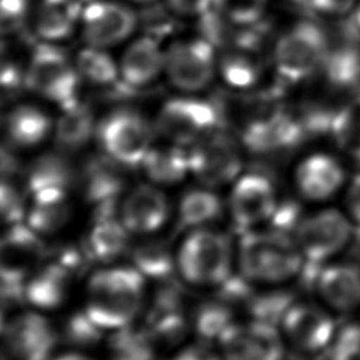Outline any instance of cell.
<instances>
[{
    "mask_svg": "<svg viewBox=\"0 0 360 360\" xmlns=\"http://www.w3.org/2000/svg\"><path fill=\"white\" fill-rule=\"evenodd\" d=\"M80 0H39L34 11V30L45 42H59L80 25Z\"/></svg>",
    "mask_w": 360,
    "mask_h": 360,
    "instance_id": "cell-27",
    "label": "cell"
},
{
    "mask_svg": "<svg viewBox=\"0 0 360 360\" xmlns=\"http://www.w3.org/2000/svg\"><path fill=\"white\" fill-rule=\"evenodd\" d=\"M329 46L328 37L319 25L311 21L297 22L276 42L274 68L285 82L298 83L322 68Z\"/></svg>",
    "mask_w": 360,
    "mask_h": 360,
    "instance_id": "cell-6",
    "label": "cell"
},
{
    "mask_svg": "<svg viewBox=\"0 0 360 360\" xmlns=\"http://www.w3.org/2000/svg\"><path fill=\"white\" fill-rule=\"evenodd\" d=\"M218 111L193 94L170 98L159 110L155 128L167 142L190 148L217 131Z\"/></svg>",
    "mask_w": 360,
    "mask_h": 360,
    "instance_id": "cell-9",
    "label": "cell"
},
{
    "mask_svg": "<svg viewBox=\"0 0 360 360\" xmlns=\"http://www.w3.org/2000/svg\"><path fill=\"white\" fill-rule=\"evenodd\" d=\"M131 263L148 281H167L176 273L174 249L165 240L148 239L129 250Z\"/></svg>",
    "mask_w": 360,
    "mask_h": 360,
    "instance_id": "cell-31",
    "label": "cell"
},
{
    "mask_svg": "<svg viewBox=\"0 0 360 360\" xmlns=\"http://www.w3.org/2000/svg\"><path fill=\"white\" fill-rule=\"evenodd\" d=\"M218 72V56L211 42L202 38H186L165 49V73L183 93L204 90Z\"/></svg>",
    "mask_w": 360,
    "mask_h": 360,
    "instance_id": "cell-10",
    "label": "cell"
},
{
    "mask_svg": "<svg viewBox=\"0 0 360 360\" xmlns=\"http://www.w3.org/2000/svg\"><path fill=\"white\" fill-rule=\"evenodd\" d=\"M120 76L131 87H143L165 73V49L152 37L132 41L118 60Z\"/></svg>",
    "mask_w": 360,
    "mask_h": 360,
    "instance_id": "cell-25",
    "label": "cell"
},
{
    "mask_svg": "<svg viewBox=\"0 0 360 360\" xmlns=\"http://www.w3.org/2000/svg\"><path fill=\"white\" fill-rule=\"evenodd\" d=\"M191 176L202 186L219 188L231 186L243 173L239 143L218 131L188 148Z\"/></svg>",
    "mask_w": 360,
    "mask_h": 360,
    "instance_id": "cell-11",
    "label": "cell"
},
{
    "mask_svg": "<svg viewBox=\"0 0 360 360\" xmlns=\"http://www.w3.org/2000/svg\"><path fill=\"white\" fill-rule=\"evenodd\" d=\"M226 211V202L212 187L200 184L181 194L176 205V221L183 231L214 226Z\"/></svg>",
    "mask_w": 360,
    "mask_h": 360,
    "instance_id": "cell-28",
    "label": "cell"
},
{
    "mask_svg": "<svg viewBox=\"0 0 360 360\" xmlns=\"http://www.w3.org/2000/svg\"><path fill=\"white\" fill-rule=\"evenodd\" d=\"M146 283L132 264H105L87 277L82 308L105 332L134 325L148 305Z\"/></svg>",
    "mask_w": 360,
    "mask_h": 360,
    "instance_id": "cell-1",
    "label": "cell"
},
{
    "mask_svg": "<svg viewBox=\"0 0 360 360\" xmlns=\"http://www.w3.org/2000/svg\"><path fill=\"white\" fill-rule=\"evenodd\" d=\"M322 70L332 87L345 90L360 84V48L354 42L329 46Z\"/></svg>",
    "mask_w": 360,
    "mask_h": 360,
    "instance_id": "cell-33",
    "label": "cell"
},
{
    "mask_svg": "<svg viewBox=\"0 0 360 360\" xmlns=\"http://www.w3.org/2000/svg\"><path fill=\"white\" fill-rule=\"evenodd\" d=\"M44 236L25 222L6 226L1 240V280L7 285H24L27 277L45 262Z\"/></svg>",
    "mask_w": 360,
    "mask_h": 360,
    "instance_id": "cell-17",
    "label": "cell"
},
{
    "mask_svg": "<svg viewBox=\"0 0 360 360\" xmlns=\"http://www.w3.org/2000/svg\"><path fill=\"white\" fill-rule=\"evenodd\" d=\"M169 8L183 17H198L214 8V0H166Z\"/></svg>",
    "mask_w": 360,
    "mask_h": 360,
    "instance_id": "cell-44",
    "label": "cell"
},
{
    "mask_svg": "<svg viewBox=\"0 0 360 360\" xmlns=\"http://www.w3.org/2000/svg\"><path fill=\"white\" fill-rule=\"evenodd\" d=\"M271 288L262 292H252L250 298L245 305L252 316L250 319H257L273 325L280 323L283 314L294 301L287 292L280 291L276 287L274 290Z\"/></svg>",
    "mask_w": 360,
    "mask_h": 360,
    "instance_id": "cell-38",
    "label": "cell"
},
{
    "mask_svg": "<svg viewBox=\"0 0 360 360\" xmlns=\"http://www.w3.org/2000/svg\"><path fill=\"white\" fill-rule=\"evenodd\" d=\"M77 276L55 259L41 263L24 283V301L38 311H55L62 308Z\"/></svg>",
    "mask_w": 360,
    "mask_h": 360,
    "instance_id": "cell-22",
    "label": "cell"
},
{
    "mask_svg": "<svg viewBox=\"0 0 360 360\" xmlns=\"http://www.w3.org/2000/svg\"><path fill=\"white\" fill-rule=\"evenodd\" d=\"M73 215L70 190H44L28 195L25 224L44 238L63 232Z\"/></svg>",
    "mask_w": 360,
    "mask_h": 360,
    "instance_id": "cell-23",
    "label": "cell"
},
{
    "mask_svg": "<svg viewBox=\"0 0 360 360\" xmlns=\"http://www.w3.org/2000/svg\"><path fill=\"white\" fill-rule=\"evenodd\" d=\"M155 127L138 111L118 108L97 122L101 152L125 167H139L153 143Z\"/></svg>",
    "mask_w": 360,
    "mask_h": 360,
    "instance_id": "cell-4",
    "label": "cell"
},
{
    "mask_svg": "<svg viewBox=\"0 0 360 360\" xmlns=\"http://www.w3.org/2000/svg\"><path fill=\"white\" fill-rule=\"evenodd\" d=\"M118 204L97 207L84 232L82 248L90 262L111 264L128 253L132 236L118 217Z\"/></svg>",
    "mask_w": 360,
    "mask_h": 360,
    "instance_id": "cell-18",
    "label": "cell"
},
{
    "mask_svg": "<svg viewBox=\"0 0 360 360\" xmlns=\"http://www.w3.org/2000/svg\"><path fill=\"white\" fill-rule=\"evenodd\" d=\"M146 181L159 187L176 186L191 176L188 148L167 142L153 145L139 165Z\"/></svg>",
    "mask_w": 360,
    "mask_h": 360,
    "instance_id": "cell-26",
    "label": "cell"
},
{
    "mask_svg": "<svg viewBox=\"0 0 360 360\" xmlns=\"http://www.w3.org/2000/svg\"><path fill=\"white\" fill-rule=\"evenodd\" d=\"M224 360H285V340L277 325L249 319L232 323L218 339Z\"/></svg>",
    "mask_w": 360,
    "mask_h": 360,
    "instance_id": "cell-14",
    "label": "cell"
},
{
    "mask_svg": "<svg viewBox=\"0 0 360 360\" xmlns=\"http://www.w3.org/2000/svg\"><path fill=\"white\" fill-rule=\"evenodd\" d=\"M51 360H94L93 357L87 356L83 352H77V350H68V352H62L55 354Z\"/></svg>",
    "mask_w": 360,
    "mask_h": 360,
    "instance_id": "cell-48",
    "label": "cell"
},
{
    "mask_svg": "<svg viewBox=\"0 0 360 360\" xmlns=\"http://www.w3.org/2000/svg\"><path fill=\"white\" fill-rule=\"evenodd\" d=\"M28 208V194L13 180L3 177L1 184V217L6 226L25 222Z\"/></svg>",
    "mask_w": 360,
    "mask_h": 360,
    "instance_id": "cell-41",
    "label": "cell"
},
{
    "mask_svg": "<svg viewBox=\"0 0 360 360\" xmlns=\"http://www.w3.org/2000/svg\"><path fill=\"white\" fill-rule=\"evenodd\" d=\"M226 212L238 233L266 226L280 197L274 181L259 172H243L231 186Z\"/></svg>",
    "mask_w": 360,
    "mask_h": 360,
    "instance_id": "cell-8",
    "label": "cell"
},
{
    "mask_svg": "<svg viewBox=\"0 0 360 360\" xmlns=\"http://www.w3.org/2000/svg\"><path fill=\"white\" fill-rule=\"evenodd\" d=\"M330 132L349 156L360 160V93L335 111Z\"/></svg>",
    "mask_w": 360,
    "mask_h": 360,
    "instance_id": "cell-36",
    "label": "cell"
},
{
    "mask_svg": "<svg viewBox=\"0 0 360 360\" xmlns=\"http://www.w3.org/2000/svg\"><path fill=\"white\" fill-rule=\"evenodd\" d=\"M80 1H82V3H83V1H86V0H80ZM89 1H91V0H87V3H89Z\"/></svg>",
    "mask_w": 360,
    "mask_h": 360,
    "instance_id": "cell-51",
    "label": "cell"
},
{
    "mask_svg": "<svg viewBox=\"0 0 360 360\" xmlns=\"http://www.w3.org/2000/svg\"><path fill=\"white\" fill-rule=\"evenodd\" d=\"M27 86L42 98L65 108L77 100V87L80 75L76 63H72L68 56L45 42L34 49L27 69Z\"/></svg>",
    "mask_w": 360,
    "mask_h": 360,
    "instance_id": "cell-7",
    "label": "cell"
},
{
    "mask_svg": "<svg viewBox=\"0 0 360 360\" xmlns=\"http://www.w3.org/2000/svg\"><path fill=\"white\" fill-rule=\"evenodd\" d=\"M104 333L105 330L97 326L83 308L72 312L63 325V338L73 347L94 346L103 339Z\"/></svg>",
    "mask_w": 360,
    "mask_h": 360,
    "instance_id": "cell-40",
    "label": "cell"
},
{
    "mask_svg": "<svg viewBox=\"0 0 360 360\" xmlns=\"http://www.w3.org/2000/svg\"><path fill=\"white\" fill-rule=\"evenodd\" d=\"M132 1H135V3H149L152 0H132Z\"/></svg>",
    "mask_w": 360,
    "mask_h": 360,
    "instance_id": "cell-50",
    "label": "cell"
},
{
    "mask_svg": "<svg viewBox=\"0 0 360 360\" xmlns=\"http://www.w3.org/2000/svg\"><path fill=\"white\" fill-rule=\"evenodd\" d=\"M309 6L323 14H343L349 11L354 0H307Z\"/></svg>",
    "mask_w": 360,
    "mask_h": 360,
    "instance_id": "cell-47",
    "label": "cell"
},
{
    "mask_svg": "<svg viewBox=\"0 0 360 360\" xmlns=\"http://www.w3.org/2000/svg\"><path fill=\"white\" fill-rule=\"evenodd\" d=\"M118 217L132 236H153L167 224L172 205L169 197L153 183H141L127 190L118 201Z\"/></svg>",
    "mask_w": 360,
    "mask_h": 360,
    "instance_id": "cell-15",
    "label": "cell"
},
{
    "mask_svg": "<svg viewBox=\"0 0 360 360\" xmlns=\"http://www.w3.org/2000/svg\"><path fill=\"white\" fill-rule=\"evenodd\" d=\"M77 181V172L68 158L59 153H45L34 159L25 170L24 188L28 195L44 190H70Z\"/></svg>",
    "mask_w": 360,
    "mask_h": 360,
    "instance_id": "cell-29",
    "label": "cell"
},
{
    "mask_svg": "<svg viewBox=\"0 0 360 360\" xmlns=\"http://www.w3.org/2000/svg\"><path fill=\"white\" fill-rule=\"evenodd\" d=\"M158 346L145 328L134 325L110 332L105 360H156Z\"/></svg>",
    "mask_w": 360,
    "mask_h": 360,
    "instance_id": "cell-32",
    "label": "cell"
},
{
    "mask_svg": "<svg viewBox=\"0 0 360 360\" xmlns=\"http://www.w3.org/2000/svg\"><path fill=\"white\" fill-rule=\"evenodd\" d=\"M76 68L80 77L94 84H111L121 77L118 62L115 63L105 49L89 45L77 55Z\"/></svg>",
    "mask_w": 360,
    "mask_h": 360,
    "instance_id": "cell-37",
    "label": "cell"
},
{
    "mask_svg": "<svg viewBox=\"0 0 360 360\" xmlns=\"http://www.w3.org/2000/svg\"><path fill=\"white\" fill-rule=\"evenodd\" d=\"M267 0H214V8L228 22L246 27L257 22L266 11Z\"/></svg>",
    "mask_w": 360,
    "mask_h": 360,
    "instance_id": "cell-39",
    "label": "cell"
},
{
    "mask_svg": "<svg viewBox=\"0 0 360 360\" xmlns=\"http://www.w3.org/2000/svg\"><path fill=\"white\" fill-rule=\"evenodd\" d=\"M330 360H360V322L347 323L336 332Z\"/></svg>",
    "mask_w": 360,
    "mask_h": 360,
    "instance_id": "cell-42",
    "label": "cell"
},
{
    "mask_svg": "<svg viewBox=\"0 0 360 360\" xmlns=\"http://www.w3.org/2000/svg\"><path fill=\"white\" fill-rule=\"evenodd\" d=\"M176 273L197 288H217L236 267V246L222 231L207 226L187 231L174 248Z\"/></svg>",
    "mask_w": 360,
    "mask_h": 360,
    "instance_id": "cell-3",
    "label": "cell"
},
{
    "mask_svg": "<svg viewBox=\"0 0 360 360\" xmlns=\"http://www.w3.org/2000/svg\"><path fill=\"white\" fill-rule=\"evenodd\" d=\"M125 166L103 152L89 158L77 169V183L84 201L93 208L118 204L125 188Z\"/></svg>",
    "mask_w": 360,
    "mask_h": 360,
    "instance_id": "cell-19",
    "label": "cell"
},
{
    "mask_svg": "<svg viewBox=\"0 0 360 360\" xmlns=\"http://www.w3.org/2000/svg\"><path fill=\"white\" fill-rule=\"evenodd\" d=\"M136 27L132 8L115 0H91L83 7L80 30L89 46L108 49L128 39Z\"/></svg>",
    "mask_w": 360,
    "mask_h": 360,
    "instance_id": "cell-16",
    "label": "cell"
},
{
    "mask_svg": "<svg viewBox=\"0 0 360 360\" xmlns=\"http://www.w3.org/2000/svg\"><path fill=\"white\" fill-rule=\"evenodd\" d=\"M353 224L347 212L332 207L304 214L292 236L305 263L321 266L345 250L354 236Z\"/></svg>",
    "mask_w": 360,
    "mask_h": 360,
    "instance_id": "cell-5",
    "label": "cell"
},
{
    "mask_svg": "<svg viewBox=\"0 0 360 360\" xmlns=\"http://www.w3.org/2000/svg\"><path fill=\"white\" fill-rule=\"evenodd\" d=\"M53 128L48 112L32 104L13 107L4 120L6 141L13 150L39 148L53 134Z\"/></svg>",
    "mask_w": 360,
    "mask_h": 360,
    "instance_id": "cell-24",
    "label": "cell"
},
{
    "mask_svg": "<svg viewBox=\"0 0 360 360\" xmlns=\"http://www.w3.org/2000/svg\"><path fill=\"white\" fill-rule=\"evenodd\" d=\"M27 11V0H3L1 1V20L3 25H15L24 18Z\"/></svg>",
    "mask_w": 360,
    "mask_h": 360,
    "instance_id": "cell-46",
    "label": "cell"
},
{
    "mask_svg": "<svg viewBox=\"0 0 360 360\" xmlns=\"http://www.w3.org/2000/svg\"><path fill=\"white\" fill-rule=\"evenodd\" d=\"M170 360H224L219 349H214L210 342L198 340L194 343L180 345Z\"/></svg>",
    "mask_w": 360,
    "mask_h": 360,
    "instance_id": "cell-43",
    "label": "cell"
},
{
    "mask_svg": "<svg viewBox=\"0 0 360 360\" xmlns=\"http://www.w3.org/2000/svg\"><path fill=\"white\" fill-rule=\"evenodd\" d=\"M3 342L11 360H51L56 353V326L38 309L15 312L4 323Z\"/></svg>",
    "mask_w": 360,
    "mask_h": 360,
    "instance_id": "cell-12",
    "label": "cell"
},
{
    "mask_svg": "<svg viewBox=\"0 0 360 360\" xmlns=\"http://www.w3.org/2000/svg\"><path fill=\"white\" fill-rule=\"evenodd\" d=\"M314 288L322 302L339 312L360 307V264L353 262H328L318 266Z\"/></svg>",
    "mask_w": 360,
    "mask_h": 360,
    "instance_id": "cell-21",
    "label": "cell"
},
{
    "mask_svg": "<svg viewBox=\"0 0 360 360\" xmlns=\"http://www.w3.org/2000/svg\"><path fill=\"white\" fill-rule=\"evenodd\" d=\"M218 72L224 80L236 89L252 87L262 73V66L248 48L236 46L224 51L218 58Z\"/></svg>",
    "mask_w": 360,
    "mask_h": 360,
    "instance_id": "cell-35",
    "label": "cell"
},
{
    "mask_svg": "<svg viewBox=\"0 0 360 360\" xmlns=\"http://www.w3.org/2000/svg\"><path fill=\"white\" fill-rule=\"evenodd\" d=\"M305 260L291 233L263 226L239 233L236 269L255 285L278 287L300 276Z\"/></svg>",
    "mask_w": 360,
    "mask_h": 360,
    "instance_id": "cell-2",
    "label": "cell"
},
{
    "mask_svg": "<svg viewBox=\"0 0 360 360\" xmlns=\"http://www.w3.org/2000/svg\"><path fill=\"white\" fill-rule=\"evenodd\" d=\"M354 21H356V25H357V27H359V30H360V6H359V7H357V10H356Z\"/></svg>",
    "mask_w": 360,
    "mask_h": 360,
    "instance_id": "cell-49",
    "label": "cell"
},
{
    "mask_svg": "<svg viewBox=\"0 0 360 360\" xmlns=\"http://www.w3.org/2000/svg\"><path fill=\"white\" fill-rule=\"evenodd\" d=\"M190 322L200 339L218 342L222 333L236 322L233 305L217 295L215 298L198 304L190 316Z\"/></svg>",
    "mask_w": 360,
    "mask_h": 360,
    "instance_id": "cell-34",
    "label": "cell"
},
{
    "mask_svg": "<svg viewBox=\"0 0 360 360\" xmlns=\"http://www.w3.org/2000/svg\"><path fill=\"white\" fill-rule=\"evenodd\" d=\"M278 329L285 343L304 354L330 347L338 332L328 309L308 301H294L283 314Z\"/></svg>",
    "mask_w": 360,
    "mask_h": 360,
    "instance_id": "cell-13",
    "label": "cell"
},
{
    "mask_svg": "<svg viewBox=\"0 0 360 360\" xmlns=\"http://www.w3.org/2000/svg\"><path fill=\"white\" fill-rule=\"evenodd\" d=\"M97 122L86 105L76 101L60 108V115L55 122L53 136L60 150L72 153L83 149L96 136Z\"/></svg>",
    "mask_w": 360,
    "mask_h": 360,
    "instance_id": "cell-30",
    "label": "cell"
},
{
    "mask_svg": "<svg viewBox=\"0 0 360 360\" xmlns=\"http://www.w3.org/2000/svg\"><path fill=\"white\" fill-rule=\"evenodd\" d=\"M346 173L342 163L329 153L315 152L301 159L294 169L298 194L308 201L330 200L343 186Z\"/></svg>",
    "mask_w": 360,
    "mask_h": 360,
    "instance_id": "cell-20",
    "label": "cell"
},
{
    "mask_svg": "<svg viewBox=\"0 0 360 360\" xmlns=\"http://www.w3.org/2000/svg\"><path fill=\"white\" fill-rule=\"evenodd\" d=\"M345 205L352 221L360 226V173L356 174L346 187Z\"/></svg>",
    "mask_w": 360,
    "mask_h": 360,
    "instance_id": "cell-45",
    "label": "cell"
}]
</instances>
